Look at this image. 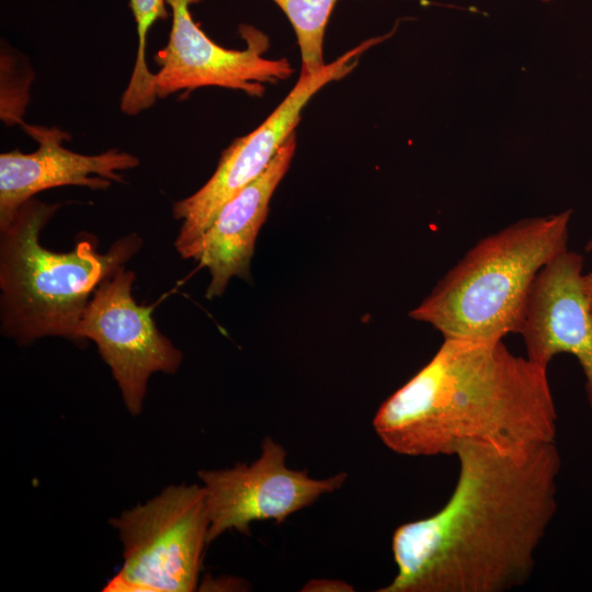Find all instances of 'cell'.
Instances as JSON below:
<instances>
[{
    "label": "cell",
    "mask_w": 592,
    "mask_h": 592,
    "mask_svg": "<svg viewBox=\"0 0 592 592\" xmlns=\"http://www.w3.org/2000/svg\"><path fill=\"white\" fill-rule=\"evenodd\" d=\"M167 5V0H129L136 24L137 50L130 78L119 101V109L126 115L135 116L149 110L158 99L155 73L147 64V37L158 20L168 19Z\"/></svg>",
    "instance_id": "cell-13"
},
{
    "label": "cell",
    "mask_w": 592,
    "mask_h": 592,
    "mask_svg": "<svg viewBox=\"0 0 592 592\" xmlns=\"http://www.w3.org/2000/svg\"><path fill=\"white\" fill-rule=\"evenodd\" d=\"M301 590L312 592H346L353 591V588L342 580L312 579L308 581Z\"/></svg>",
    "instance_id": "cell-16"
},
{
    "label": "cell",
    "mask_w": 592,
    "mask_h": 592,
    "mask_svg": "<svg viewBox=\"0 0 592 592\" xmlns=\"http://www.w3.org/2000/svg\"><path fill=\"white\" fill-rule=\"evenodd\" d=\"M585 250L592 252V239L587 243ZM583 291L592 306V271L582 276Z\"/></svg>",
    "instance_id": "cell-17"
},
{
    "label": "cell",
    "mask_w": 592,
    "mask_h": 592,
    "mask_svg": "<svg viewBox=\"0 0 592 592\" xmlns=\"http://www.w3.org/2000/svg\"><path fill=\"white\" fill-rule=\"evenodd\" d=\"M135 273L122 266L94 289L77 328L80 343L92 340L111 369L128 412L143 410L153 373L174 374L182 352L162 334L152 318L155 306L136 303Z\"/></svg>",
    "instance_id": "cell-7"
},
{
    "label": "cell",
    "mask_w": 592,
    "mask_h": 592,
    "mask_svg": "<svg viewBox=\"0 0 592 592\" xmlns=\"http://www.w3.org/2000/svg\"><path fill=\"white\" fill-rule=\"evenodd\" d=\"M59 206L32 197L0 228L1 332L20 344L44 337L80 343L77 328L94 289L143 244L129 234L104 253L93 237L69 252L46 249L41 232Z\"/></svg>",
    "instance_id": "cell-3"
},
{
    "label": "cell",
    "mask_w": 592,
    "mask_h": 592,
    "mask_svg": "<svg viewBox=\"0 0 592 592\" xmlns=\"http://www.w3.org/2000/svg\"><path fill=\"white\" fill-rule=\"evenodd\" d=\"M198 1L167 0L172 22L168 43L155 58L159 66L155 73L158 99L204 87L261 96L264 83H277L293 75L294 69L287 58L263 56L269 39L251 25H240V34L247 42L244 49L225 48L210 39L190 11V5Z\"/></svg>",
    "instance_id": "cell-8"
},
{
    "label": "cell",
    "mask_w": 592,
    "mask_h": 592,
    "mask_svg": "<svg viewBox=\"0 0 592 592\" xmlns=\"http://www.w3.org/2000/svg\"><path fill=\"white\" fill-rule=\"evenodd\" d=\"M296 150V134L278 149L264 172L231 197L192 248L194 259L208 270V299L224 294L231 277L247 280L255 239L264 224L271 197L286 174Z\"/></svg>",
    "instance_id": "cell-12"
},
{
    "label": "cell",
    "mask_w": 592,
    "mask_h": 592,
    "mask_svg": "<svg viewBox=\"0 0 592 592\" xmlns=\"http://www.w3.org/2000/svg\"><path fill=\"white\" fill-rule=\"evenodd\" d=\"M109 523L123 544V565L104 592L196 590L208 515L202 485H172Z\"/></svg>",
    "instance_id": "cell-5"
},
{
    "label": "cell",
    "mask_w": 592,
    "mask_h": 592,
    "mask_svg": "<svg viewBox=\"0 0 592 592\" xmlns=\"http://www.w3.org/2000/svg\"><path fill=\"white\" fill-rule=\"evenodd\" d=\"M540 1H543V2H548V1H550V0H540Z\"/></svg>",
    "instance_id": "cell-18"
},
{
    "label": "cell",
    "mask_w": 592,
    "mask_h": 592,
    "mask_svg": "<svg viewBox=\"0 0 592 592\" xmlns=\"http://www.w3.org/2000/svg\"><path fill=\"white\" fill-rule=\"evenodd\" d=\"M459 471L440 511L399 525L397 574L379 592H506L524 585L557 510L554 442L459 443Z\"/></svg>",
    "instance_id": "cell-1"
},
{
    "label": "cell",
    "mask_w": 592,
    "mask_h": 592,
    "mask_svg": "<svg viewBox=\"0 0 592 592\" xmlns=\"http://www.w3.org/2000/svg\"><path fill=\"white\" fill-rule=\"evenodd\" d=\"M391 35L388 33L362 42L316 73L300 72L294 88L272 114L254 130L236 138L223 151L207 182L172 206L174 218L182 221L174 242L182 258L187 259L219 209L264 172L278 149L295 133L308 101L326 84L350 73L364 52Z\"/></svg>",
    "instance_id": "cell-6"
},
{
    "label": "cell",
    "mask_w": 592,
    "mask_h": 592,
    "mask_svg": "<svg viewBox=\"0 0 592 592\" xmlns=\"http://www.w3.org/2000/svg\"><path fill=\"white\" fill-rule=\"evenodd\" d=\"M287 16L301 55V72L312 75L327 64L323 59L326 27L338 0H273Z\"/></svg>",
    "instance_id": "cell-14"
},
{
    "label": "cell",
    "mask_w": 592,
    "mask_h": 592,
    "mask_svg": "<svg viewBox=\"0 0 592 592\" xmlns=\"http://www.w3.org/2000/svg\"><path fill=\"white\" fill-rule=\"evenodd\" d=\"M21 127L38 147L29 153L13 150L0 155V228L39 192L66 185L105 191L112 182H124L119 172L139 166L138 157L117 148L96 155L69 150L62 143L70 135L56 126L24 123Z\"/></svg>",
    "instance_id": "cell-11"
},
{
    "label": "cell",
    "mask_w": 592,
    "mask_h": 592,
    "mask_svg": "<svg viewBox=\"0 0 592 592\" xmlns=\"http://www.w3.org/2000/svg\"><path fill=\"white\" fill-rule=\"evenodd\" d=\"M197 476L205 492L208 543L230 530L248 535L255 521L282 523L322 494L340 489L348 478L346 473H339L314 479L306 471L288 468L284 447L271 437L263 440L261 455L253 463L201 470Z\"/></svg>",
    "instance_id": "cell-9"
},
{
    "label": "cell",
    "mask_w": 592,
    "mask_h": 592,
    "mask_svg": "<svg viewBox=\"0 0 592 592\" xmlns=\"http://www.w3.org/2000/svg\"><path fill=\"white\" fill-rule=\"evenodd\" d=\"M571 209L520 219L477 241L409 312L444 339L519 333L539 271L568 250Z\"/></svg>",
    "instance_id": "cell-4"
},
{
    "label": "cell",
    "mask_w": 592,
    "mask_h": 592,
    "mask_svg": "<svg viewBox=\"0 0 592 592\" xmlns=\"http://www.w3.org/2000/svg\"><path fill=\"white\" fill-rule=\"evenodd\" d=\"M582 269L583 257L568 249L539 271L519 334L526 357L542 367L560 353L577 358L592 410V306L583 291Z\"/></svg>",
    "instance_id": "cell-10"
},
{
    "label": "cell",
    "mask_w": 592,
    "mask_h": 592,
    "mask_svg": "<svg viewBox=\"0 0 592 592\" xmlns=\"http://www.w3.org/2000/svg\"><path fill=\"white\" fill-rule=\"evenodd\" d=\"M34 71L12 47L2 46L0 55V117L7 126L24 124L31 100Z\"/></svg>",
    "instance_id": "cell-15"
},
{
    "label": "cell",
    "mask_w": 592,
    "mask_h": 592,
    "mask_svg": "<svg viewBox=\"0 0 592 592\" xmlns=\"http://www.w3.org/2000/svg\"><path fill=\"white\" fill-rule=\"evenodd\" d=\"M557 410L547 368L503 341L444 339L378 408L382 442L406 456L454 455L466 441L502 446L554 442Z\"/></svg>",
    "instance_id": "cell-2"
}]
</instances>
